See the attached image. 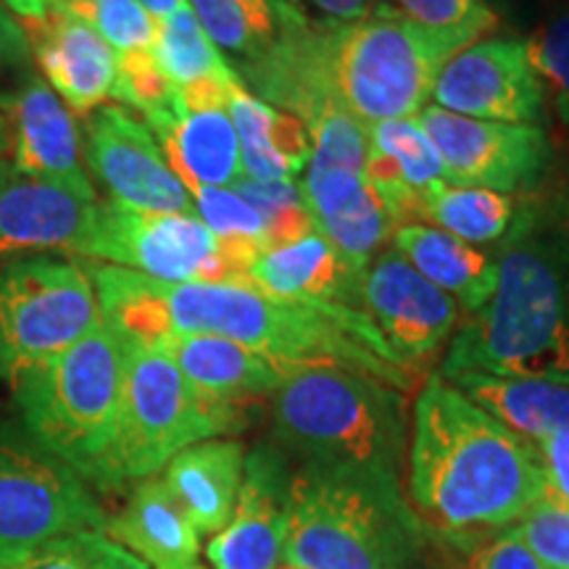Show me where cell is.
<instances>
[{
    "mask_svg": "<svg viewBox=\"0 0 569 569\" xmlns=\"http://www.w3.org/2000/svg\"><path fill=\"white\" fill-rule=\"evenodd\" d=\"M422 222H436L440 230L465 243H493L509 232L515 206L509 196L496 190L438 182L422 193L419 224Z\"/></svg>",
    "mask_w": 569,
    "mask_h": 569,
    "instance_id": "4dcf8cb0",
    "label": "cell"
},
{
    "mask_svg": "<svg viewBox=\"0 0 569 569\" xmlns=\"http://www.w3.org/2000/svg\"><path fill=\"white\" fill-rule=\"evenodd\" d=\"M515 536L543 569H569V503L546 482L543 493L515 522Z\"/></svg>",
    "mask_w": 569,
    "mask_h": 569,
    "instance_id": "d590c367",
    "label": "cell"
},
{
    "mask_svg": "<svg viewBox=\"0 0 569 569\" xmlns=\"http://www.w3.org/2000/svg\"><path fill=\"white\" fill-rule=\"evenodd\" d=\"M274 436L303 467L401 488L407 403L401 390L338 367L284 375L272 393Z\"/></svg>",
    "mask_w": 569,
    "mask_h": 569,
    "instance_id": "277c9868",
    "label": "cell"
},
{
    "mask_svg": "<svg viewBox=\"0 0 569 569\" xmlns=\"http://www.w3.org/2000/svg\"><path fill=\"white\" fill-rule=\"evenodd\" d=\"M24 32L42 74L71 111L92 113L111 98L117 51L88 21L51 11L40 21H24Z\"/></svg>",
    "mask_w": 569,
    "mask_h": 569,
    "instance_id": "d6986e66",
    "label": "cell"
},
{
    "mask_svg": "<svg viewBox=\"0 0 569 569\" xmlns=\"http://www.w3.org/2000/svg\"><path fill=\"white\" fill-rule=\"evenodd\" d=\"M0 132H9V119L3 113H0Z\"/></svg>",
    "mask_w": 569,
    "mask_h": 569,
    "instance_id": "7dc6e473",
    "label": "cell"
},
{
    "mask_svg": "<svg viewBox=\"0 0 569 569\" xmlns=\"http://www.w3.org/2000/svg\"><path fill=\"white\" fill-rule=\"evenodd\" d=\"M525 46L543 98H551L559 119L569 124V11L546 21Z\"/></svg>",
    "mask_w": 569,
    "mask_h": 569,
    "instance_id": "74e56055",
    "label": "cell"
},
{
    "mask_svg": "<svg viewBox=\"0 0 569 569\" xmlns=\"http://www.w3.org/2000/svg\"><path fill=\"white\" fill-rule=\"evenodd\" d=\"M80 256L161 282H224L219 238L196 213L138 211L98 203Z\"/></svg>",
    "mask_w": 569,
    "mask_h": 569,
    "instance_id": "8fae6325",
    "label": "cell"
},
{
    "mask_svg": "<svg viewBox=\"0 0 569 569\" xmlns=\"http://www.w3.org/2000/svg\"><path fill=\"white\" fill-rule=\"evenodd\" d=\"M386 11L422 27V30L472 46L480 34L496 30L498 19L486 0H393Z\"/></svg>",
    "mask_w": 569,
    "mask_h": 569,
    "instance_id": "e575fe53",
    "label": "cell"
},
{
    "mask_svg": "<svg viewBox=\"0 0 569 569\" xmlns=\"http://www.w3.org/2000/svg\"><path fill=\"white\" fill-rule=\"evenodd\" d=\"M290 472L274 446L246 457L230 522L206 546L213 569H277L288 525Z\"/></svg>",
    "mask_w": 569,
    "mask_h": 569,
    "instance_id": "e0dca14e",
    "label": "cell"
},
{
    "mask_svg": "<svg viewBox=\"0 0 569 569\" xmlns=\"http://www.w3.org/2000/svg\"><path fill=\"white\" fill-rule=\"evenodd\" d=\"M367 180L390 206L398 227L419 224L422 193L446 182L443 163L417 117L367 127Z\"/></svg>",
    "mask_w": 569,
    "mask_h": 569,
    "instance_id": "cb8c5ba5",
    "label": "cell"
},
{
    "mask_svg": "<svg viewBox=\"0 0 569 569\" xmlns=\"http://www.w3.org/2000/svg\"><path fill=\"white\" fill-rule=\"evenodd\" d=\"M280 569H303V567H293V565H288V567H280Z\"/></svg>",
    "mask_w": 569,
    "mask_h": 569,
    "instance_id": "c3c4849f",
    "label": "cell"
},
{
    "mask_svg": "<svg viewBox=\"0 0 569 569\" xmlns=\"http://www.w3.org/2000/svg\"><path fill=\"white\" fill-rule=\"evenodd\" d=\"M6 569H148L103 530H80L42 543Z\"/></svg>",
    "mask_w": 569,
    "mask_h": 569,
    "instance_id": "836d02e7",
    "label": "cell"
},
{
    "mask_svg": "<svg viewBox=\"0 0 569 569\" xmlns=\"http://www.w3.org/2000/svg\"><path fill=\"white\" fill-rule=\"evenodd\" d=\"M213 46L234 61V74L259 63L301 17L290 0H188Z\"/></svg>",
    "mask_w": 569,
    "mask_h": 569,
    "instance_id": "f546056e",
    "label": "cell"
},
{
    "mask_svg": "<svg viewBox=\"0 0 569 569\" xmlns=\"http://www.w3.org/2000/svg\"><path fill=\"white\" fill-rule=\"evenodd\" d=\"M446 546L451 551L446 553L443 569H543L511 530Z\"/></svg>",
    "mask_w": 569,
    "mask_h": 569,
    "instance_id": "ab89813d",
    "label": "cell"
},
{
    "mask_svg": "<svg viewBox=\"0 0 569 569\" xmlns=\"http://www.w3.org/2000/svg\"><path fill=\"white\" fill-rule=\"evenodd\" d=\"M419 525L401 488L301 467L290 475L282 557L303 569H407Z\"/></svg>",
    "mask_w": 569,
    "mask_h": 569,
    "instance_id": "5b68a950",
    "label": "cell"
},
{
    "mask_svg": "<svg viewBox=\"0 0 569 569\" xmlns=\"http://www.w3.org/2000/svg\"><path fill=\"white\" fill-rule=\"evenodd\" d=\"M96 209L98 198L9 169L0 182V267L30 253H80Z\"/></svg>",
    "mask_w": 569,
    "mask_h": 569,
    "instance_id": "ac0fdd59",
    "label": "cell"
},
{
    "mask_svg": "<svg viewBox=\"0 0 569 569\" xmlns=\"http://www.w3.org/2000/svg\"><path fill=\"white\" fill-rule=\"evenodd\" d=\"M163 159L184 188H230L243 177L238 132L227 109L184 113L148 122Z\"/></svg>",
    "mask_w": 569,
    "mask_h": 569,
    "instance_id": "d4e9b609",
    "label": "cell"
},
{
    "mask_svg": "<svg viewBox=\"0 0 569 569\" xmlns=\"http://www.w3.org/2000/svg\"><path fill=\"white\" fill-rule=\"evenodd\" d=\"M53 11H67L88 21L117 56L151 51L159 27V19L142 9L138 0H59Z\"/></svg>",
    "mask_w": 569,
    "mask_h": 569,
    "instance_id": "d6a6232c",
    "label": "cell"
},
{
    "mask_svg": "<svg viewBox=\"0 0 569 569\" xmlns=\"http://www.w3.org/2000/svg\"><path fill=\"white\" fill-rule=\"evenodd\" d=\"M138 3L148 13H151V17L163 19V17H169V13H172V11L180 9L184 0H138Z\"/></svg>",
    "mask_w": 569,
    "mask_h": 569,
    "instance_id": "ee69618b",
    "label": "cell"
},
{
    "mask_svg": "<svg viewBox=\"0 0 569 569\" xmlns=\"http://www.w3.org/2000/svg\"><path fill=\"white\" fill-rule=\"evenodd\" d=\"M161 348L198 393L227 407L248 409L272 396L288 375L267 356L219 336H172Z\"/></svg>",
    "mask_w": 569,
    "mask_h": 569,
    "instance_id": "603a6c76",
    "label": "cell"
},
{
    "mask_svg": "<svg viewBox=\"0 0 569 569\" xmlns=\"http://www.w3.org/2000/svg\"><path fill=\"white\" fill-rule=\"evenodd\" d=\"M106 522L109 517L74 469L21 425H0V569L69 532H106Z\"/></svg>",
    "mask_w": 569,
    "mask_h": 569,
    "instance_id": "30bf717a",
    "label": "cell"
},
{
    "mask_svg": "<svg viewBox=\"0 0 569 569\" xmlns=\"http://www.w3.org/2000/svg\"><path fill=\"white\" fill-rule=\"evenodd\" d=\"M106 536L153 569H203L201 536L161 478H146L127 507L106 522Z\"/></svg>",
    "mask_w": 569,
    "mask_h": 569,
    "instance_id": "7402d4cb",
    "label": "cell"
},
{
    "mask_svg": "<svg viewBox=\"0 0 569 569\" xmlns=\"http://www.w3.org/2000/svg\"><path fill=\"white\" fill-rule=\"evenodd\" d=\"M151 53L174 88L234 77L232 63L213 46L188 0L169 17L159 19Z\"/></svg>",
    "mask_w": 569,
    "mask_h": 569,
    "instance_id": "1f68e13d",
    "label": "cell"
},
{
    "mask_svg": "<svg viewBox=\"0 0 569 569\" xmlns=\"http://www.w3.org/2000/svg\"><path fill=\"white\" fill-rule=\"evenodd\" d=\"M159 298L172 336H219L267 356L284 372L338 367L409 390L417 369L390 351L367 311L309 306L234 282H161Z\"/></svg>",
    "mask_w": 569,
    "mask_h": 569,
    "instance_id": "7a4b0ae2",
    "label": "cell"
},
{
    "mask_svg": "<svg viewBox=\"0 0 569 569\" xmlns=\"http://www.w3.org/2000/svg\"><path fill=\"white\" fill-rule=\"evenodd\" d=\"M417 122L432 140L448 184L496 193L530 190L551 163V142L536 124L469 119L427 106Z\"/></svg>",
    "mask_w": 569,
    "mask_h": 569,
    "instance_id": "7c38bea8",
    "label": "cell"
},
{
    "mask_svg": "<svg viewBox=\"0 0 569 569\" xmlns=\"http://www.w3.org/2000/svg\"><path fill=\"white\" fill-rule=\"evenodd\" d=\"M227 111L238 132L243 177L256 182H298L311 159V134L301 119L253 98L243 82L230 90Z\"/></svg>",
    "mask_w": 569,
    "mask_h": 569,
    "instance_id": "4316f807",
    "label": "cell"
},
{
    "mask_svg": "<svg viewBox=\"0 0 569 569\" xmlns=\"http://www.w3.org/2000/svg\"><path fill=\"white\" fill-rule=\"evenodd\" d=\"M11 109L13 172L96 198L82 169L80 127L51 84L38 77L27 80L24 88L11 98Z\"/></svg>",
    "mask_w": 569,
    "mask_h": 569,
    "instance_id": "ffe728a7",
    "label": "cell"
},
{
    "mask_svg": "<svg viewBox=\"0 0 569 569\" xmlns=\"http://www.w3.org/2000/svg\"><path fill=\"white\" fill-rule=\"evenodd\" d=\"M432 98L443 111L503 124H536L543 88L525 40H482L451 56L438 71Z\"/></svg>",
    "mask_w": 569,
    "mask_h": 569,
    "instance_id": "4fadbf2b",
    "label": "cell"
},
{
    "mask_svg": "<svg viewBox=\"0 0 569 569\" xmlns=\"http://www.w3.org/2000/svg\"><path fill=\"white\" fill-rule=\"evenodd\" d=\"M298 188L317 232L361 269L398 230L390 206L367 180V163L309 159Z\"/></svg>",
    "mask_w": 569,
    "mask_h": 569,
    "instance_id": "2e32d148",
    "label": "cell"
},
{
    "mask_svg": "<svg viewBox=\"0 0 569 569\" xmlns=\"http://www.w3.org/2000/svg\"><path fill=\"white\" fill-rule=\"evenodd\" d=\"M306 17L322 21H356L375 11V0H290Z\"/></svg>",
    "mask_w": 569,
    "mask_h": 569,
    "instance_id": "b9f144b4",
    "label": "cell"
},
{
    "mask_svg": "<svg viewBox=\"0 0 569 569\" xmlns=\"http://www.w3.org/2000/svg\"><path fill=\"white\" fill-rule=\"evenodd\" d=\"M84 153L113 203L156 213H196L193 196L163 159L153 132L122 106H101L90 113Z\"/></svg>",
    "mask_w": 569,
    "mask_h": 569,
    "instance_id": "5bb4252c",
    "label": "cell"
},
{
    "mask_svg": "<svg viewBox=\"0 0 569 569\" xmlns=\"http://www.w3.org/2000/svg\"><path fill=\"white\" fill-rule=\"evenodd\" d=\"M124 369L127 340L101 319L11 386L21 427L84 482H96L117 432Z\"/></svg>",
    "mask_w": 569,
    "mask_h": 569,
    "instance_id": "8992f818",
    "label": "cell"
},
{
    "mask_svg": "<svg viewBox=\"0 0 569 569\" xmlns=\"http://www.w3.org/2000/svg\"><path fill=\"white\" fill-rule=\"evenodd\" d=\"M243 465V446L238 440H201L163 467V486L172 490L198 536H217L230 522Z\"/></svg>",
    "mask_w": 569,
    "mask_h": 569,
    "instance_id": "484cf974",
    "label": "cell"
},
{
    "mask_svg": "<svg viewBox=\"0 0 569 569\" xmlns=\"http://www.w3.org/2000/svg\"><path fill=\"white\" fill-rule=\"evenodd\" d=\"M538 453L549 488L569 503V430H561L557 436L540 440Z\"/></svg>",
    "mask_w": 569,
    "mask_h": 569,
    "instance_id": "60d3db41",
    "label": "cell"
},
{
    "mask_svg": "<svg viewBox=\"0 0 569 569\" xmlns=\"http://www.w3.org/2000/svg\"><path fill=\"white\" fill-rule=\"evenodd\" d=\"M30 53L32 48L24 27L9 11L0 9V71L24 67L30 61Z\"/></svg>",
    "mask_w": 569,
    "mask_h": 569,
    "instance_id": "7bdbcfd3",
    "label": "cell"
},
{
    "mask_svg": "<svg viewBox=\"0 0 569 569\" xmlns=\"http://www.w3.org/2000/svg\"><path fill=\"white\" fill-rule=\"evenodd\" d=\"M546 488L540 453L446 382L427 377L409 446V507L443 543L509 530Z\"/></svg>",
    "mask_w": 569,
    "mask_h": 569,
    "instance_id": "6da1fadb",
    "label": "cell"
},
{
    "mask_svg": "<svg viewBox=\"0 0 569 569\" xmlns=\"http://www.w3.org/2000/svg\"><path fill=\"white\" fill-rule=\"evenodd\" d=\"M453 388L488 411L496 422L525 440H546L569 430V386L525 377L467 372L451 377Z\"/></svg>",
    "mask_w": 569,
    "mask_h": 569,
    "instance_id": "f1b7e54d",
    "label": "cell"
},
{
    "mask_svg": "<svg viewBox=\"0 0 569 569\" xmlns=\"http://www.w3.org/2000/svg\"><path fill=\"white\" fill-rule=\"evenodd\" d=\"M101 322L88 267L24 256L0 267V380L9 386Z\"/></svg>",
    "mask_w": 569,
    "mask_h": 569,
    "instance_id": "9c48e42d",
    "label": "cell"
},
{
    "mask_svg": "<svg viewBox=\"0 0 569 569\" xmlns=\"http://www.w3.org/2000/svg\"><path fill=\"white\" fill-rule=\"evenodd\" d=\"M459 51L453 40L375 9L356 21H325L319 71L330 101L372 127L422 111L438 71Z\"/></svg>",
    "mask_w": 569,
    "mask_h": 569,
    "instance_id": "52a82bcc",
    "label": "cell"
},
{
    "mask_svg": "<svg viewBox=\"0 0 569 569\" xmlns=\"http://www.w3.org/2000/svg\"><path fill=\"white\" fill-rule=\"evenodd\" d=\"M9 132H0V159H3V153L9 151Z\"/></svg>",
    "mask_w": 569,
    "mask_h": 569,
    "instance_id": "f6af8a7d",
    "label": "cell"
},
{
    "mask_svg": "<svg viewBox=\"0 0 569 569\" xmlns=\"http://www.w3.org/2000/svg\"><path fill=\"white\" fill-rule=\"evenodd\" d=\"M111 98L138 109L146 117V124L180 111L177 88L159 69L151 51L117 56V82H113Z\"/></svg>",
    "mask_w": 569,
    "mask_h": 569,
    "instance_id": "8d00e7d4",
    "label": "cell"
},
{
    "mask_svg": "<svg viewBox=\"0 0 569 569\" xmlns=\"http://www.w3.org/2000/svg\"><path fill=\"white\" fill-rule=\"evenodd\" d=\"M393 248L425 280L478 311L493 296L498 264L486 251L430 224H403L393 232Z\"/></svg>",
    "mask_w": 569,
    "mask_h": 569,
    "instance_id": "83f0119b",
    "label": "cell"
},
{
    "mask_svg": "<svg viewBox=\"0 0 569 569\" xmlns=\"http://www.w3.org/2000/svg\"><path fill=\"white\" fill-rule=\"evenodd\" d=\"M365 272L367 269L353 264L322 232H311L298 243L267 248L253 261L248 284L284 301L365 311Z\"/></svg>",
    "mask_w": 569,
    "mask_h": 569,
    "instance_id": "44dd1931",
    "label": "cell"
},
{
    "mask_svg": "<svg viewBox=\"0 0 569 569\" xmlns=\"http://www.w3.org/2000/svg\"><path fill=\"white\" fill-rule=\"evenodd\" d=\"M498 251L493 296L448 346L443 375L525 377L569 386V248L525 209Z\"/></svg>",
    "mask_w": 569,
    "mask_h": 569,
    "instance_id": "3957f363",
    "label": "cell"
},
{
    "mask_svg": "<svg viewBox=\"0 0 569 569\" xmlns=\"http://www.w3.org/2000/svg\"><path fill=\"white\" fill-rule=\"evenodd\" d=\"M361 301L390 351L411 369L446 343L459 319L457 301L425 280L396 248L369 261Z\"/></svg>",
    "mask_w": 569,
    "mask_h": 569,
    "instance_id": "9a60e30c",
    "label": "cell"
},
{
    "mask_svg": "<svg viewBox=\"0 0 569 569\" xmlns=\"http://www.w3.org/2000/svg\"><path fill=\"white\" fill-rule=\"evenodd\" d=\"M9 169H11V163H6L3 159H0V182H3V177L9 174Z\"/></svg>",
    "mask_w": 569,
    "mask_h": 569,
    "instance_id": "bcb514c9",
    "label": "cell"
},
{
    "mask_svg": "<svg viewBox=\"0 0 569 569\" xmlns=\"http://www.w3.org/2000/svg\"><path fill=\"white\" fill-rule=\"evenodd\" d=\"M190 196H193L196 217L217 238L264 240V219H261V213L243 196L234 193L232 188H190Z\"/></svg>",
    "mask_w": 569,
    "mask_h": 569,
    "instance_id": "f35d334b",
    "label": "cell"
},
{
    "mask_svg": "<svg viewBox=\"0 0 569 569\" xmlns=\"http://www.w3.org/2000/svg\"><path fill=\"white\" fill-rule=\"evenodd\" d=\"M246 422L248 409L198 393L161 346L127 343L117 432L92 486L153 478L184 448L238 432Z\"/></svg>",
    "mask_w": 569,
    "mask_h": 569,
    "instance_id": "ba28073f",
    "label": "cell"
}]
</instances>
